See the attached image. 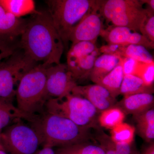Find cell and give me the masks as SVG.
<instances>
[{"label":"cell","mask_w":154,"mask_h":154,"mask_svg":"<svg viewBox=\"0 0 154 154\" xmlns=\"http://www.w3.org/2000/svg\"><path fill=\"white\" fill-rule=\"evenodd\" d=\"M33 15L20 36V47L37 63L47 67L60 63L64 45L48 11Z\"/></svg>","instance_id":"1"},{"label":"cell","mask_w":154,"mask_h":154,"mask_svg":"<svg viewBox=\"0 0 154 154\" xmlns=\"http://www.w3.org/2000/svg\"><path fill=\"white\" fill-rule=\"evenodd\" d=\"M28 122L37 134L42 147L60 148L93 139L91 129L45 111L33 116Z\"/></svg>","instance_id":"2"},{"label":"cell","mask_w":154,"mask_h":154,"mask_svg":"<svg viewBox=\"0 0 154 154\" xmlns=\"http://www.w3.org/2000/svg\"><path fill=\"white\" fill-rule=\"evenodd\" d=\"M46 67L38 64L24 75L17 87V107L30 117L44 112L49 99L46 92Z\"/></svg>","instance_id":"3"},{"label":"cell","mask_w":154,"mask_h":154,"mask_svg":"<svg viewBox=\"0 0 154 154\" xmlns=\"http://www.w3.org/2000/svg\"><path fill=\"white\" fill-rule=\"evenodd\" d=\"M48 13L64 47L75 27L96 5V0H48Z\"/></svg>","instance_id":"4"},{"label":"cell","mask_w":154,"mask_h":154,"mask_svg":"<svg viewBox=\"0 0 154 154\" xmlns=\"http://www.w3.org/2000/svg\"><path fill=\"white\" fill-rule=\"evenodd\" d=\"M45 111L67 119L88 129L100 128L98 123L100 112L87 99L71 93L60 98L48 99Z\"/></svg>","instance_id":"5"},{"label":"cell","mask_w":154,"mask_h":154,"mask_svg":"<svg viewBox=\"0 0 154 154\" xmlns=\"http://www.w3.org/2000/svg\"><path fill=\"white\" fill-rule=\"evenodd\" d=\"M38 64L21 47L0 64V102L13 103L22 77Z\"/></svg>","instance_id":"6"},{"label":"cell","mask_w":154,"mask_h":154,"mask_svg":"<svg viewBox=\"0 0 154 154\" xmlns=\"http://www.w3.org/2000/svg\"><path fill=\"white\" fill-rule=\"evenodd\" d=\"M97 3L103 19L114 26L139 32L146 14L140 0H97Z\"/></svg>","instance_id":"7"},{"label":"cell","mask_w":154,"mask_h":154,"mask_svg":"<svg viewBox=\"0 0 154 154\" xmlns=\"http://www.w3.org/2000/svg\"><path fill=\"white\" fill-rule=\"evenodd\" d=\"M0 143L8 154H35L40 146L36 131L22 119L1 132Z\"/></svg>","instance_id":"8"},{"label":"cell","mask_w":154,"mask_h":154,"mask_svg":"<svg viewBox=\"0 0 154 154\" xmlns=\"http://www.w3.org/2000/svg\"><path fill=\"white\" fill-rule=\"evenodd\" d=\"M101 54L94 42H81L72 45L67 54L66 63L77 83L90 79L95 60Z\"/></svg>","instance_id":"9"},{"label":"cell","mask_w":154,"mask_h":154,"mask_svg":"<svg viewBox=\"0 0 154 154\" xmlns=\"http://www.w3.org/2000/svg\"><path fill=\"white\" fill-rule=\"evenodd\" d=\"M77 85L66 63L46 67V88L48 99L60 98L71 94Z\"/></svg>","instance_id":"10"},{"label":"cell","mask_w":154,"mask_h":154,"mask_svg":"<svg viewBox=\"0 0 154 154\" xmlns=\"http://www.w3.org/2000/svg\"><path fill=\"white\" fill-rule=\"evenodd\" d=\"M104 19L99 13L97 0L93 10L75 27L69 37V42L74 44L81 42L96 43L104 29Z\"/></svg>","instance_id":"11"},{"label":"cell","mask_w":154,"mask_h":154,"mask_svg":"<svg viewBox=\"0 0 154 154\" xmlns=\"http://www.w3.org/2000/svg\"><path fill=\"white\" fill-rule=\"evenodd\" d=\"M108 44L121 45L134 44L142 45L147 49H154V43L141 33L124 27L110 25L104 29L100 34Z\"/></svg>","instance_id":"12"},{"label":"cell","mask_w":154,"mask_h":154,"mask_svg":"<svg viewBox=\"0 0 154 154\" xmlns=\"http://www.w3.org/2000/svg\"><path fill=\"white\" fill-rule=\"evenodd\" d=\"M71 94L87 99L99 112L115 106L117 102L106 89L97 84L77 85Z\"/></svg>","instance_id":"13"},{"label":"cell","mask_w":154,"mask_h":154,"mask_svg":"<svg viewBox=\"0 0 154 154\" xmlns=\"http://www.w3.org/2000/svg\"><path fill=\"white\" fill-rule=\"evenodd\" d=\"M153 94H140L124 96L115 106L119 107L125 115H138L153 108Z\"/></svg>","instance_id":"14"},{"label":"cell","mask_w":154,"mask_h":154,"mask_svg":"<svg viewBox=\"0 0 154 154\" xmlns=\"http://www.w3.org/2000/svg\"><path fill=\"white\" fill-rule=\"evenodd\" d=\"M27 21L14 17L0 6V36L15 38L21 36Z\"/></svg>","instance_id":"15"},{"label":"cell","mask_w":154,"mask_h":154,"mask_svg":"<svg viewBox=\"0 0 154 154\" xmlns=\"http://www.w3.org/2000/svg\"><path fill=\"white\" fill-rule=\"evenodd\" d=\"M122 57L118 56L102 54L96 58L91 71L90 79L97 84L112 71L121 62Z\"/></svg>","instance_id":"16"},{"label":"cell","mask_w":154,"mask_h":154,"mask_svg":"<svg viewBox=\"0 0 154 154\" xmlns=\"http://www.w3.org/2000/svg\"><path fill=\"white\" fill-rule=\"evenodd\" d=\"M0 6L6 12L18 18L38 12L33 0H0Z\"/></svg>","instance_id":"17"},{"label":"cell","mask_w":154,"mask_h":154,"mask_svg":"<svg viewBox=\"0 0 154 154\" xmlns=\"http://www.w3.org/2000/svg\"><path fill=\"white\" fill-rule=\"evenodd\" d=\"M136 128L140 136L148 143L154 139V109L153 108L138 115L133 116Z\"/></svg>","instance_id":"18"},{"label":"cell","mask_w":154,"mask_h":154,"mask_svg":"<svg viewBox=\"0 0 154 154\" xmlns=\"http://www.w3.org/2000/svg\"><path fill=\"white\" fill-rule=\"evenodd\" d=\"M153 86L146 85L138 77L132 75H124L120 88V95L125 96L140 94H153Z\"/></svg>","instance_id":"19"},{"label":"cell","mask_w":154,"mask_h":154,"mask_svg":"<svg viewBox=\"0 0 154 154\" xmlns=\"http://www.w3.org/2000/svg\"><path fill=\"white\" fill-rule=\"evenodd\" d=\"M30 118L21 112L13 103L0 102V131L19 120L28 121Z\"/></svg>","instance_id":"20"},{"label":"cell","mask_w":154,"mask_h":154,"mask_svg":"<svg viewBox=\"0 0 154 154\" xmlns=\"http://www.w3.org/2000/svg\"><path fill=\"white\" fill-rule=\"evenodd\" d=\"M122 61V60L112 71L96 84L105 88L115 98L120 95V88L124 76Z\"/></svg>","instance_id":"21"},{"label":"cell","mask_w":154,"mask_h":154,"mask_svg":"<svg viewBox=\"0 0 154 154\" xmlns=\"http://www.w3.org/2000/svg\"><path fill=\"white\" fill-rule=\"evenodd\" d=\"M120 57L130 58L144 63L154 62V57L148 50L142 45H121Z\"/></svg>","instance_id":"22"},{"label":"cell","mask_w":154,"mask_h":154,"mask_svg":"<svg viewBox=\"0 0 154 154\" xmlns=\"http://www.w3.org/2000/svg\"><path fill=\"white\" fill-rule=\"evenodd\" d=\"M125 115L119 107L114 106L100 112L98 123L100 127L112 130L123 122Z\"/></svg>","instance_id":"23"},{"label":"cell","mask_w":154,"mask_h":154,"mask_svg":"<svg viewBox=\"0 0 154 154\" xmlns=\"http://www.w3.org/2000/svg\"><path fill=\"white\" fill-rule=\"evenodd\" d=\"M135 131L134 126L122 122L111 130L110 137L116 143L131 144L134 143Z\"/></svg>","instance_id":"24"},{"label":"cell","mask_w":154,"mask_h":154,"mask_svg":"<svg viewBox=\"0 0 154 154\" xmlns=\"http://www.w3.org/2000/svg\"><path fill=\"white\" fill-rule=\"evenodd\" d=\"M63 154H105L98 144L91 143L89 141L58 149Z\"/></svg>","instance_id":"25"},{"label":"cell","mask_w":154,"mask_h":154,"mask_svg":"<svg viewBox=\"0 0 154 154\" xmlns=\"http://www.w3.org/2000/svg\"><path fill=\"white\" fill-rule=\"evenodd\" d=\"M16 38L15 37L1 36L0 64L20 47L19 40L17 42Z\"/></svg>","instance_id":"26"},{"label":"cell","mask_w":154,"mask_h":154,"mask_svg":"<svg viewBox=\"0 0 154 154\" xmlns=\"http://www.w3.org/2000/svg\"><path fill=\"white\" fill-rule=\"evenodd\" d=\"M146 9L144 18L141 23L139 32L152 43H154V11Z\"/></svg>","instance_id":"27"},{"label":"cell","mask_w":154,"mask_h":154,"mask_svg":"<svg viewBox=\"0 0 154 154\" xmlns=\"http://www.w3.org/2000/svg\"><path fill=\"white\" fill-rule=\"evenodd\" d=\"M134 75L141 79L146 85L152 87L154 82V62L147 63L138 61Z\"/></svg>","instance_id":"28"},{"label":"cell","mask_w":154,"mask_h":154,"mask_svg":"<svg viewBox=\"0 0 154 154\" xmlns=\"http://www.w3.org/2000/svg\"><path fill=\"white\" fill-rule=\"evenodd\" d=\"M96 131L95 140L103 149L105 154H119L112 146V140L110 137L102 131L101 128Z\"/></svg>","instance_id":"29"},{"label":"cell","mask_w":154,"mask_h":154,"mask_svg":"<svg viewBox=\"0 0 154 154\" xmlns=\"http://www.w3.org/2000/svg\"><path fill=\"white\" fill-rule=\"evenodd\" d=\"M138 61L128 57H122V69L124 75H134Z\"/></svg>","instance_id":"30"},{"label":"cell","mask_w":154,"mask_h":154,"mask_svg":"<svg viewBox=\"0 0 154 154\" xmlns=\"http://www.w3.org/2000/svg\"><path fill=\"white\" fill-rule=\"evenodd\" d=\"M35 154H56V151L52 148L43 147L42 149H38Z\"/></svg>","instance_id":"31"},{"label":"cell","mask_w":154,"mask_h":154,"mask_svg":"<svg viewBox=\"0 0 154 154\" xmlns=\"http://www.w3.org/2000/svg\"><path fill=\"white\" fill-rule=\"evenodd\" d=\"M141 154H154V143L152 142L143 150Z\"/></svg>","instance_id":"32"},{"label":"cell","mask_w":154,"mask_h":154,"mask_svg":"<svg viewBox=\"0 0 154 154\" xmlns=\"http://www.w3.org/2000/svg\"><path fill=\"white\" fill-rule=\"evenodd\" d=\"M141 2L143 5L146 4L147 5V8L150 9L154 11V0H140Z\"/></svg>","instance_id":"33"},{"label":"cell","mask_w":154,"mask_h":154,"mask_svg":"<svg viewBox=\"0 0 154 154\" xmlns=\"http://www.w3.org/2000/svg\"><path fill=\"white\" fill-rule=\"evenodd\" d=\"M56 154H63L58 149L56 151Z\"/></svg>","instance_id":"34"},{"label":"cell","mask_w":154,"mask_h":154,"mask_svg":"<svg viewBox=\"0 0 154 154\" xmlns=\"http://www.w3.org/2000/svg\"><path fill=\"white\" fill-rule=\"evenodd\" d=\"M1 131H0V137H1ZM1 144V143H0Z\"/></svg>","instance_id":"35"}]
</instances>
